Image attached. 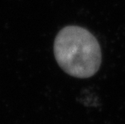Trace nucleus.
I'll return each instance as SVG.
<instances>
[{"instance_id": "f257e3e1", "label": "nucleus", "mask_w": 125, "mask_h": 124, "mask_svg": "<svg viewBox=\"0 0 125 124\" xmlns=\"http://www.w3.org/2000/svg\"><path fill=\"white\" fill-rule=\"evenodd\" d=\"M54 55L60 67L69 75L88 78L99 69L102 54L97 39L88 30L67 26L56 36Z\"/></svg>"}]
</instances>
